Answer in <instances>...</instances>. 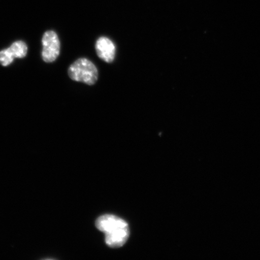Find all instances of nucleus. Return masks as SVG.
Segmentation results:
<instances>
[{"instance_id": "2", "label": "nucleus", "mask_w": 260, "mask_h": 260, "mask_svg": "<svg viewBox=\"0 0 260 260\" xmlns=\"http://www.w3.org/2000/svg\"><path fill=\"white\" fill-rule=\"evenodd\" d=\"M68 75L71 80L93 85L99 78V71L92 61L86 58H80L71 65Z\"/></svg>"}, {"instance_id": "3", "label": "nucleus", "mask_w": 260, "mask_h": 260, "mask_svg": "<svg viewBox=\"0 0 260 260\" xmlns=\"http://www.w3.org/2000/svg\"><path fill=\"white\" fill-rule=\"evenodd\" d=\"M42 58L47 63L56 60L60 53V43L58 36L54 31L45 32L42 38Z\"/></svg>"}, {"instance_id": "4", "label": "nucleus", "mask_w": 260, "mask_h": 260, "mask_svg": "<svg viewBox=\"0 0 260 260\" xmlns=\"http://www.w3.org/2000/svg\"><path fill=\"white\" fill-rule=\"evenodd\" d=\"M27 53V46L25 42L16 41L11 47L0 51V64L7 67L11 64L14 58H23Z\"/></svg>"}, {"instance_id": "1", "label": "nucleus", "mask_w": 260, "mask_h": 260, "mask_svg": "<svg viewBox=\"0 0 260 260\" xmlns=\"http://www.w3.org/2000/svg\"><path fill=\"white\" fill-rule=\"evenodd\" d=\"M96 226L105 233L106 243L111 248H120L127 241L129 236L128 223L118 216L112 214L100 216L96 221Z\"/></svg>"}, {"instance_id": "5", "label": "nucleus", "mask_w": 260, "mask_h": 260, "mask_svg": "<svg viewBox=\"0 0 260 260\" xmlns=\"http://www.w3.org/2000/svg\"><path fill=\"white\" fill-rule=\"evenodd\" d=\"M98 56L107 63H112L115 60L116 47L109 38L102 37L98 39L95 44Z\"/></svg>"}]
</instances>
